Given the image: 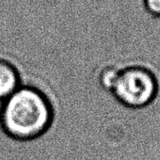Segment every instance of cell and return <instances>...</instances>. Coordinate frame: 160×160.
Returning <instances> with one entry per match:
<instances>
[{"mask_svg": "<svg viewBox=\"0 0 160 160\" xmlns=\"http://www.w3.org/2000/svg\"><path fill=\"white\" fill-rule=\"evenodd\" d=\"M54 115L48 96L38 87L23 83L0 102V130L12 140L31 141L50 129Z\"/></svg>", "mask_w": 160, "mask_h": 160, "instance_id": "obj_1", "label": "cell"}, {"mask_svg": "<svg viewBox=\"0 0 160 160\" xmlns=\"http://www.w3.org/2000/svg\"><path fill=\"white\" fill-rule=\"evenodd\" d=\"M157 92L158 83L154 73L146 67L132 65L119 70L110 92L125 108L138 109L150 105Z\"/></svg>", "mask_w": 160, "mask_h": 160, "instance_id": "obj_2", "label": "cell"}, {"mask_svg": "<svg viewBox=\"0 0 160 160\" xmlns=\"http://www.w3.org/2000/svg\"><path fill=\"white\" fill-rule=\"evenodd\" d=\"M22 74L15 63L0 57V102L12 95L23 84Z\"/></svg>", "mask_w": 160, "mask_h": 160, "instance_id": "obj_3", "label": "cell"}, {"mask_svg": "<svg viewBox=\"0 0 160 160\" xmlns=\"http://www.w3.org/2000/svg\"><path fill=\"white\" fill-rule=\"evenodd\" d=\"M118 72H119V69H117L113 66L105 67L100 72L99 77H98L100 86L103 89H105L108 92H111V90L115 84L116 79H117Z\"/></svg>", "mask_w": 160, "mask_h": 160, "instance_id": "obj_4", "label": "cell"}, {"mask_svg": "<svg viewBox=\"0 0 160 160\" xmlns=\"http://www.w3.org/2000/svg\"><path fill=\"white\" fill-rule=\"evenodd\" d=\"M144 6L152 15L160 17V0H144Z\"/></svg>", "mask_w": 160, "mask_h": 160, "instance_id": "obj_5", "label": "cell"}]
</instances>
